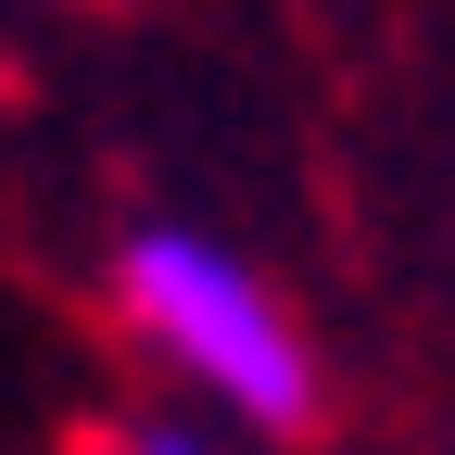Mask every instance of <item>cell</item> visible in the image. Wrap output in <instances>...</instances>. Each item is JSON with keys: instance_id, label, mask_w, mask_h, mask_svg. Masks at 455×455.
<instances>
[{"instance_id": "1", "label": "cell", "mask_w": 455, "mask_h": 455, "mask_svg": "<svg viewBox=\"0 0 455 455\" xmlns=\"http://www.w3.org/2000/svg\"><path fill=\"white\" fill-rule=\"evenodd\" d=\"M114 316H127V341L190 392L203 418L253 430V443H304L329 379H316V341L304 316L278 304V278L215 241V228L190 215H140L127 241H114Z\"/></svg>"}, {"instance_id": "2", "label": "cell", "mask_w": 455, "mask_h": 455, "mask_svg": "<svg viewBox=\"0 0 455 455\" xmlns=\"http://www.w3.org/2000/svg\"><path fill=\"white\" fill-rule=\"evenodd\" d=\"M101 455H228L215 430H190V418H140V430H114Z\"/></svg>"}]
</instances>
